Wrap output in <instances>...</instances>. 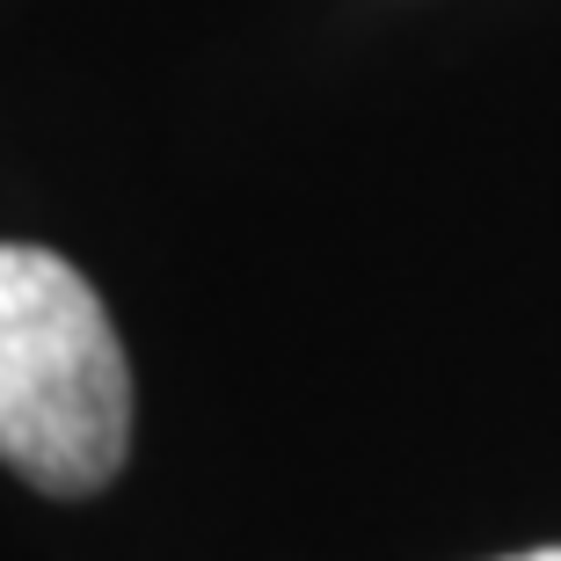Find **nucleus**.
Here are the masks:
<instances>
[{
    "instance_id": "f257e3e1",
    "label": "nucleus",
    "mask_w": 561,
    "mask_h": 561,
    "mask_svg": "<svg viewBox=\"0 0 561 561\" xmlns=\"http://www.w3.org/2000/svg\"><path fill=\"white\" fill-rule=\"evenodd\" d=\"M131 445V365L66 255L0 241V459L44 496H95Z\"/></svg>"
},
{
    "instance_id": "f03ea898",
    "label": "nucleus",
    "mask_w": 561,
    "mask_h": 561,
    "mask_svg": "<svg viewBox=\"0 0 561 561\" xmlns=\"http://www.w3.org/2000/svg\"><path fill=\"white\" fill-rule=\"evenodd\" d=\"M511 561H561V547H540V554H511Z\"/></svg>"
}]
</instances>
